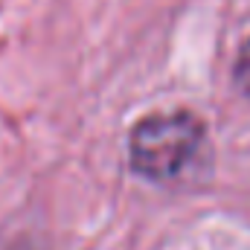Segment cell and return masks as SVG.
Masks as SVG:
<instances>
[{
  "label": "cell",
  "mask_w": 250,
  "mask_h": 250,
  "mask_svg": "<svg viewBox=\"0 0 250 250\" xmlns=\"http://www.w3.org/2000/svg\"><path fill=\"white\" fill-rule=\"evenodd\" d=\"M204 140L207 128L189 111L148 114L131 128L128 137L131 169L146 181L172 184L198 160Z\"/></svg>",
  "instance_id": "cell-1"
},
{
  "label": "cell",
  "mask_w": 250,
  "mask_h": 250,
  "mask_svg": "<svg viewBox=\"0 0 250 250\" xmlns=\"http://www.w3.org/2000/svg\"><path fill=\"white\" fill-rule=\"evenodd\" d=\"M233 79H236V87L242 90V96L250 102V38L239 50V59H236V67H233Z\"/></svg>",
  "instance_id": "cell-2"
}]
</instances>
